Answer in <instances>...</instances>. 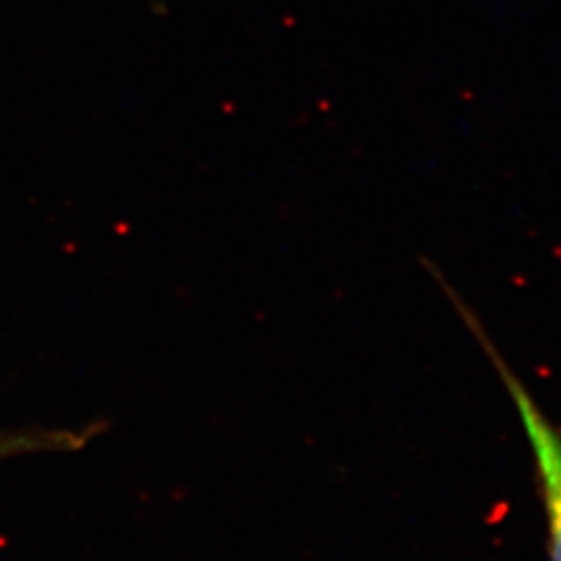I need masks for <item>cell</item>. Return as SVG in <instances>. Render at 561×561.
I'll list each match as a JSON object with an SVG mask.
<instances>
[{"label": "cell", "mask_w": 561, "mask_h": 561, "mask_svg": "<svg viewBox=\"0 0 561 561\" xmlns=\"http://www.w3.org/2000/svg\"><path fill=\"white\" fill-rule=\"evenodd\" d=\"M451 300L456 310L474 340L481 343L489 362L495 366L500 379L505 385V391L514 401V408L520 416L522 426L526 431V437L533 449V458L537 466L539 489H541L542 507H545V520H547V549L549 561H561V428L541 410V405L530 396L528 387L518 379L516 370L503 358L497 345L484 331L482 322L477 314L451 294Z\"/></svg>", "instance_id": "cell-1"}, {"label": "cell", "mask_w": 561, "mask_h": 561, "mask_svg": "<svg viewBox=\"0 0 561 561\" xmlns=\"http://www.w3.org/2000/svg\"><path fill=\"white\" fill-rule=\"evenodd\" d=\"M65 442H60V437H50V439H42V437H9V435H0V458L7 456H15L23 451H36V449H46V447H57Z\"/></svg>", "instance_id": "cell-2"}]
</instances>
